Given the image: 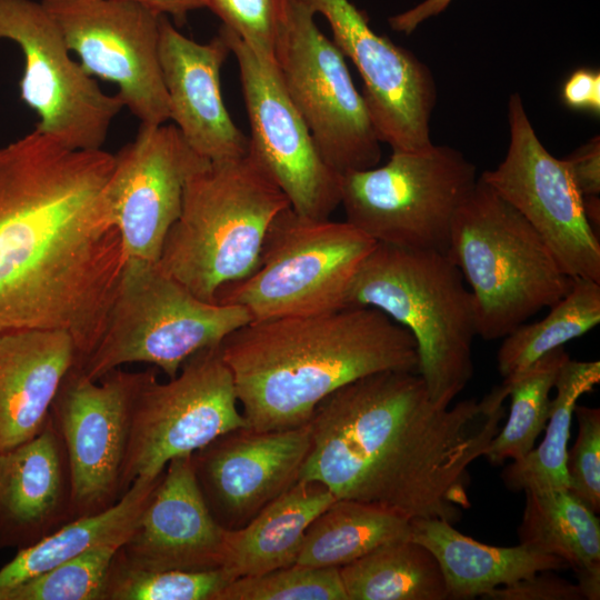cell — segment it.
<instances>
[{"instance_id": "6da1fadb", "label": "cell", "mask_w": 600, "mask_h": 600, "mask_svg": "<svg viewBox=\"0 0 600 600\" xmlns=\"http://www.w3.org/2000/svg\"><path fill=\"white\" fill-rule=\"evenodd\" d=\"M114 154L37 129L0 147V332L62 330L77 363L98 346L126 262L109 183Z\"/></svg>"}, {"instance_id": "7a4b0ae2", "label": "cell", "mask_w": 600, "mask_h": 600, "mask_svg": "<svg viewBox=\"0 0 600 600\" xmlns=\"http://www.w3.org/2000/svg\"><path fill=\"white\" fill-rule=\"evenodd\" d=\"M508 388L454 406L434 403L418 372L387 370L347 383L314 408L299 480L336 498L410 520L458 522L471 507L469 468L501 428Z\"/></svg>"}, {"instance_id": "3957f363", "label": "cell", "mask_w": 600, "mask_h": 600, "mask_svg": "<svg viewBox=\"0 0 600 600\" xmlns=\"http://www.w3.org/2000/svg\"><path fill=\"white\" fill-rule=\"evenodd\" d=\"M220 353L257 431L303 426L340 387L380 371L418 372L419 364L412 334L372 307L250 321Z\"/></svg>"}, {"instance_id": "277c9868", "label": "cell", "mask_w": 600, "mask_h": 600, "mask_svg": "<svg viewBox=\"0 0 600 600\" xmlns=\"http://www.w3.org/2000/svg\"><path fill=\"white\" fill-rule=\"evenodd\" d=\"M344 307L376 308L412 334L418 373L434 403L450 406L471 380L476 306L447 253L376 243L349 284Z\"/></svg>"}, {"instance_id": "5b68a950", "label": "cell", "mask_w": 600, "mask_h": 600, "mask_svg": "<svg viewBox=\"0 0 600 600\" xmlns=\"http://www.w3.org/2000/svg\"><path fill=\"white\" fill-rule=\"evenodd\" d=\"M288 207L250 150L209 162L188 179L157 263L198 298L217 302L222 288L256 269L270 223Z\"/></svg>"}, {"instance_id": "8992f818", "label": "cell", "mask_w": 600, "mask_h": 600, "mask_svg": "<svg viewBox=\"0 0 600 600\" xmlns=\"http://www.w3.org/2000/svg\"><path fill=\"white\" fill-rule=\"evenodd\" d=\"M447 254L473 296L484 340L504 338L573 283L541 236L480 177L454 217Z\"/></svg>"}, {"instance_id": "52a82bcc", "label": "cell", "mask_w": 600, "mask_h": 600, "mask_svg": "<svg viewBox=\"0 0 600 600\" xmlns=\"http://www.w3.org/2000/svg\"><path fill=\"white\" fill-rule=\"evenodd\" d=\"M250 321L244 307L198 298L157 262L127 259L102 337L79 368L99 380L143 362L170 379L193 354L220 346Z\"/></svg>"}, {"instance_id": "ba28073f", "label": "cell", "mask_w": 600, "mask_h": 600, "mask_svg": "<svg viewBox=\"0 0 600 600\" xmlns=\"http://www.w3.org/2000/svg\"><path fill=\"white\" fill-rule=\"evenodd\" d=\"M374 246L347 221L312 219L288 207L270 223L256 269L222 288L217 302L244 307L252 321L344 308L349 284Z\"/></svg>"}, {"instance_id": "9c48e42d", "label": "cell", "mask_w": 600, "mask_h": 600, "mask_svg": "<svg viewBox=\"0 0 600 600\" xmlns=\"http://www.w3.org/2000/svg\"><path fill=\"white\" fill-rule=\"evenodd\" d=\"M476 167L436 146L392 151L381 167L341 176L347 222L376 243L447 253L454 217L472 192Z\"/></svg>"}, {"instance_id": "30bf717a", "label": "cell", "mask_w": 600, "mask_h": 600, "mask_svg": "<svg viewBox=\"0 0 600 600\" xmlns=\"http://www.w3.org/2000/svg\"><path fill=\"white\" fill-rule=\"evenodd\" d=\"M243 427L249 426L220 346L193 354L167 382L148 370L132 406L122 494L139 478L157 479L172 459Z\"/></svg>"}, {"instance_id": "8fae6325", "label": "cell", "mask_w": 600, "mask_h": 600, "mask_svg": "<svg viewBox=\"0 0 600 600\" xmlns=\"http://www.w3.org/2000/svg\"><path fill=\"white\" fill-rule=\"evenodd\" d=\"M276 62L329 167L344 174L378 166L381 141L344 56L320 31L314 13L300 0H292Z\"/></svg>"}, {"instance_id": "7c38bea8", "label": "cell", "mask_w": 600, "mask_h": 600, "mask_svg": "<svg viewBox=\"0 0 600 600\" xmlns=\"http://www.w3.org/2000/svg\"><path fill=\"white\" fill-rule=\"evenodd\" d=\"M0 39L17 43L23 54L20 98L38 116L34 129L71 149H102L122 101L72 59L42 3L0 0Z\"/></svg>"}, {"instance_id": "4fadbf2b", "label": "cell", "mask_w": 600, "mask_h": 600, "mask_svg": "<svg viewBox=\"0 0 600 600\" xmlns=\"http://www.w3.org/2000/svg\"><path fill=\"white\" fill-rule=\"evenodd\" d=\"M508 121L507 154L480 178L533 227L568 276L600 282L599 236L564 159L541 143L518 93L509 99Z\"/></svg>"}, {"instance_id": "5bb4252c", "label": "cell", "mask_w": 600, "mask_h": 600, "mask_svg": "<svg viewBox=\"0 0 600 600\" xmlns=\"http://www.w3.org/2000/svg\"><path fill=\"white\" fill-rule=\"evenodd\" d=\"M71 52L94 78L112 82L140 124L170 120L159 62L160 17L120 0H41Z\"/></svg>"}, {"instance_id": "9a60e30c", "label": "cell", "mask_w": 600, "mask_h": 600, "mask_svg": "<svg viewBox=\"0 0 600 600\" xmlns=\"http://www.w3.org/2000/svg\"><path fill=\"white\" fill-rule=\"evenodd\" d=\"M236 57L250 122L249 150L298 214L329 219L340 206L341 176L324 161L283 84L277 63L220 27Z\"/></svg>"}, {"instance_id": "2e32d148", "label": "cell", "mask_w": 600, "mask_h": 600, "mask_svg": "<svg viewBox=\"0 0 600 600\" xmlns=\"http://www.w3.org/2000/svg\"><path fill=\"white\" fill-rule=\"evenodd\" d=\"M147 371L117 368L91 380L74 364L60 384L50 414L68 456L74 519L101 512L122 496L132 406Z\"/></svg>"}, {"instance_id": "e0dca14e", "label": "cell", "mask_w": 600, "mask_h": 600, "mask_svg": "<svg viewBox=\"0 0 600 600\" xmlns=\"http://www.w3.org/2000/svg\"><path fill=\"white\" fill-rule=\"evenodd\" d=\"M330 24L333 42L351 59L362 81L366 106L381 142L392 151L431 147L430 118L436 83L410 51L377 34L366 13L349 0H300Z\"/></svg>"}, {"instance_id": "ac0fdd59", "label": "cell", "mask_w": 600, "mask_h": 600, "mask_svg": "<svg viewBox=\"0 0 600 600\" xmlns=\"http://www.w3.org/2000/svg\"><path fill=\"white\" fill-rule=\"evenodd\" d=\"M209 162L174 124H140L134 139L114 154L109 183L126 260L158 262L188 179Z\"/></svg>"}, {"instance_id": "d6986e66", "label": "cell", "mask_w": 600, "mask_h": 600, "mask_svg": "<svg viewBox=\"0 0 600 600\" xmlns=\"http://www.w3.org/2000/svg\"><path fill=\"white\" fill-rule=\"evenodd\" d=\"M311 442L308 423L283 430L228 431L191 454L203 499L227 530L247 524L300 478Z\"/></svg>"}, {"instance_id": "ffe728a7", "label": "cell", "mask_w": 600, "mask_h": 600, "mask_svg": "<svg viewBox=\"0 0 600 600\" xmlns=\"http://www.w3.org/2000/svg\"><path fill=\"white\" fill-rule=\"evenodd\" d=\"M227 529L200 491L191 454L172 459L114 559L146 570L221 569Z\"/></svg>"}, {"instance_id": "44dd1931", "label": "cell", "mask_w": 600, "mask_h": 600, "mask_svg": "<svg viewBox=\"0 0 600 600\" xmlns=\"http://www.w3.org/2000/svg\"><path fill=\"white\" fill-rule=\"evenodd\" d=\"M229 53L220 33L199 43L161 14L159 62L170 120L190 148L210 162L239 158L249 150V138L234 124L222 99L220 72Z\"/></svg>"}, {"instance_id": "7402d4cb", "label": "cell", "mask_w": 600, "mask_h": 600, "mask_svg": "<svg viewBox=\"0 0 600 600\" xmlns=\"http://www.w3.org/2000/svg\"><path fill=\"white\" fill-rule=\"evenodd\" d=\"M73 519L68 456L50 414L33 438L0 451V548L29 547Z\"/></svg>"}, {"instance_id": "603a6c76", "label": "cell", "mask_w": 600, "mask_h": 600, "mask_svg": "<svg viewBox=\"0 0 600 600\" xmlns=\"http://www.w3.org/2000/svg\"><path fill=\"white\" fill-rule=\"evenodd\" d=\"M76 363V346L66 331L0 332V451L40 432L62 380Z\"/></svg>"}, {"instance_id": "cb8c5ba5", "label": "cell", "mask_w": 600, "mask_h": 600, "mask_svg": "<svg viewBox=\"0 0 600 600\" xmlns=\"http://www.w3.org/2000/svg\"><path fill=\"white\" fill-rule=\"evenodd\" d=\"M410 538L427 547L439 562L449 599L482 598L491 590L542 571L569 568L559 557L519 543L494 547L479 542L441 519L411 520Z\"/></svg>"}, {"instance_id": "d4e9b609", "label": "cell", "mask_w": 600, "mask_h": 600, "mask_svg": "<svg viewBox=\"0 0 600 600\" xmlns=\"http://www.w3.org/2000/svg\"><path fill=\"white\" fill-rule=\"evenodd\" d=\"M334 499L322 483L298 480L247 524L227 530L221 570L229 581L296 564L307 529Z\"/></svg>"}, {"instance_id": "484cf974", "label": "cell", "mask_w": 600, "mask_h": 600, "mask_svg": "<svg viewBox=\"0 0 600 600\" xmlns=\"http://www.w3.org/2000/svg\"><path fill=\"white\" fill-rule=\"evenodd\" d=\"M161 474L153 480L137 479L108 509L73 519L34 544L17 550L0 569V600L24 581L96 546L127 541Z\"/></svg>"}, {"instance_id": "4316f807", "label": "cell", "mask_w": 600, "mask_h": 600, "mask_svg": "<svg viewBox=\"0 0 600 600\" xmlns=\"http://www.w3.org/2000/svg\"><path fill=\"white\" fill-rule=\"evenodd\" d=\"M410 533L411 520L392 509L336 498L307 529L297 564L341 568Z\"/></svg>"}, {"instance_id": "83f0119b", "label": "cell", "mask_w": 600, "mask_h": 600, "mask_svg": "<svg viewBox=\"0 0 600 600\" xmlns=\"http://www.w3.org/2000/svg\"><path fill=\"white\" fill-rule=\"evenodd\" d=\"M348 600H447L438 560L411 538L383 543L339 568Z\"/></svg>"}, {"instance_id": "f1b7e54d", "label": "cell", "mask_w": 600, "mask_h": 600, "mask_svg": "<svg viewBox=\"0 0 600 600\" xmlns=\"http://www.w3.org/2000/svg\"><path fill=\"white\" fill-rule=\"evenodd\" d=\"M600 382V362L576 361L561 366L551 399L546 433L537 448L523 458L511 461L501 473L508 490L568 489L567 453L574 408L579 398Z\"/></svg>"}, {"instance_id": "f546056e", "label": "cell", "mask_w": 600, "mask_h": 600, "mask_svg": "<svg viewBox=\"0 0 600 600\" xmlns=\"http://www.w3.org/2000/svg\"><path fill=\"white\" fill-rule=\"evenodd\" d=\"M520 543L561 558L574 572L600 566V521L569 489L527 490Z\"/></svg>"}, {"instance_id": "4dcf8cb0", "label": "cell", "mask_w": 600, "mask_h": 600, "mask_svg": "<svg viewBox=\"0 0 600 600\" xmlns=\"http://www.w3.org/2000/svg\"><path fill=\"white\" fill-rule=\"evenodd\" d=\"M599 322L600 282L574 278L569 292L550 307L543 319L523 323L502 338L497 369L503 378L518 373Z\"/></svg>"}, {"instance_id": "1f68e13d", "label": "cell", "mask_w": 600, "mask_h": 600, "mask_svg": "<svg viewBox=\"0 0 600 600\" xmlns=\"http://www.w3.org/2000/svg\"><path fill=\"white\" fill-rule=\"evenodd\" d=\"M563 347L544 354L527 369L503 378L510 409L507 422L491 440L483 457L494 466L527 456L544 430L550 392L561 366L569 359Z\"/></svg>"}, {"instance_id": "d6a6232c", "label": "cell", "mask_w": 600, "mask_h": 600, "mask_svg": "<svg viewBox=\"0 0 600 600\" xmlns=\"http://www.w3.org/2000/svg\"><path fill=\"white\" fill-rule=\"evenodd\" d=\"M221 569L146 570L111 562L103 600H214L229 583Z\"/></svg>"}, {"instance_id": "836d02e7", "label": "cell", "mask_w": 600, "mask_h": 600, "mask_svg": "<svg viewBox=\"0 0 600 600\" xmlns=\"http://www.w3.org/2000/svg\"><path fill=\"white\" fill-rule=\"evenodd\" d=\"M124 542L96 546L24 581L4 600H103L111 562Z\"/></svg>"}, {"instance_id": "e575fe53", "label": "cell", "mask_w": 600, "mask_h": 600, "mask_svg": "<svg viewBox=\"0 0 600 600\" xmlns=\"http://www.w3.org/2000/svg\"><path fill=\"white\" fill-rule=\"evenodd\" d=\"M214 600H348L339 568L292 564L227 583Z\"/></svg>"}, {"instance_id": "d590c367", "label": "cell", "mask_w": 600, "mask_h": 600, "mask_svg": "<svg viewBox=\"0 0 600 600\" xmlns=\"http://www.w3.org/2000/svg\"><path fill=\"white\" fill-rule=\"evenodd\" d=\"M291 3L292 0H206V7L222 21V27L274 63Z\"/></svg>"}, {"instance_id": "8d00e7d4", "label": "cell", "mask_w": 600, "mask_h": 600, "mask_svg": "<svg viewBox=\"0 0 600 600\" xmlns=\"http://www.w3.org/2000/svg\"><path fill=\"white\" fill-rule=\"evenodd\" d=\"M578 434L567 453L569 490L597 514L600 510V409L576 406Z\"/></svg>"}, {"instance_id": "74e56055", "label": "cell", "mask_w": 600, "mask_h": 600, "mask_svg": "<svg viewBox=\"0 0 600 600\" xmlns=\"http://www.w3.org/2000/svg\"><path fill=\"white\" fill-rule=\"evenodd\" d=\"M482 599L488 600H583L578 583H572L551 571L538 572L508 586L498 587Z\"/></svg>"}, {"instance_id": "f35d334b", "label": "cell", "mask_w": 600, "mask_h": 600, "mask_svg": "<svg viewBox=\"0 0 600 600\" xmlns=\"http://www.w3.org/2000/svg\"><path fill=\"white\" fill-rule=\"evenodd\" d=\"M582 197L600 193V138L593 137L564 159Z\"/></svg>"}, {"instance_id": "ab89813d", "label": "cell", "mask_w": 600, "mask_h": 600, "mask_svg": "<svg viewBox=\"0 0 600 600\" xmlns=\"http://www.w3.org/2000/svg\"><path fill=\"white\" fill-rule=\"evenodd\" d=\"M562 100L571 109L593 113L600 111V73L580 68L570 74L562 87Z\"/></svg>"}, {"instance_id": "60d3db41", "label": "cell", "mask_w": 600, "mask_h": 600, "mask_svg": "<svg viewBox=\"0 0 600 600\" xmlns=\"http://www.w3.org/2000/svg\"><path fill=\"white\" fill-rule=\"evenodd\" d=\"M452 0H424L411 9L392 16L390 27L406 34L413 32L422 22L438 16L448 8Z\"/></svg>"}, {"instance_id": "b9f144b4", "label": "cell", "mask_w": 600, "mask_h": 600, "mask_svg": "<svg viewBox=\"0 0 600 600\" xmlns=\"http://www.w3.org/2000/svg\"><path fill=\"white\" fill-rule=\"evenodd\" d=\"M140 4L163 16H171L183 22L187 14L196 9L206 7V0H120Z\"/></svg>"}, {"instance_id": "7bdbcfd3", "label": "cell", "mask_w": 600, "mask_h": 600, "mask_svg": "<svg viewBox=\"0 0 600 600\" xmlns=\"http://www.w3.org/2000/svg\"><path fill=\"white\" fill-rule=\"evenodd\" d=\"M574 573L584 599L598 600L600 598V566L582 569Z\"/></svg>"}]
</instances>
